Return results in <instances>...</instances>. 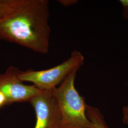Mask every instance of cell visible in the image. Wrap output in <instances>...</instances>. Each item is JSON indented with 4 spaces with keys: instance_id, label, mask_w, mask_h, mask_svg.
Segmentation results:
<instances>
[{
    "instance_id": "1",
    "label": "cell",
    "mask_w": 128,
    "mask_h": 128,
    "mask_svg": "<svg viewBox=\"0 0 128 128\" xmlns=\"http://www.w3.org/2000/svg\"><path fill=\"white\" fill-rule=\"evenodd\" d=\"M48 0H17L0 18V40L45 54L50 48L51 30Z\"/></svg>"
},
{
    "instance_id": "2",
    "label": "cell",
    "mask_w": 128,
    "mask_h": 128,
    "mask_svg": "<svg viewBox=\"0 0 128 128\" xmlns=\"http://www.w3.org/2000/svg\"><path fill=\"white\" fill-rule=\"evenodd\" d=\"M78 71H74L52 90L60 108V128H94L86 114L87 104L74 86Z\"/></svg>"
},
{
    "instance_id": "3",
    "label": "cell",
    "mask_w": 128,
    "mask_h": 128,
    "mask_svg": "<svg viewBox=\"0 0 128 128\" xmlns=\"http://www.w3.org/2000/svg\"><path fill=\"white\" fill-rule=\"evenodd\" d=\"M84 60L80 51L74 50L68 60L58 66L43 70L22 71L19 78L23 82H32L33 85L42 91H52L74 71L79 70L84 64Z\"/></svg>"
},
{
    "instance_id": "4",
    "label": "cell",
    "mask_w": 128,
    "mask_h": 128,
    "mask_svg": "<svg viewBox=\"0 0 128 128\" xmlns=\"http://www.w3.org/2000/svg\"><path fill=\"white\" fill-rule=\"evenodd\" d=\"M21 72L17 68L10 66L0 74V91L6 97L8 105L30 102L42 91L34 85L25 84L19 78Z\"/></svg>"
},
{
    "instance_id": "5",
    "label": "cell",
    "mask_w": 128,
    "mask_h": 128,
    "mask_svg": "<svg viewBox=\"0 0 128 128\" xmlns=\"http://www.w3.org/2000/svg\"><path fill=\"white\" fill-rule=\"evenodd\" d=\"M29 102L36 116L34 128H60V108L52 90L41 91Z\"/></svg>"
},
{
    "instance_id": "6",
    "label": "cell",
    "mask_w": 128,
    "mask_h": 128,
    "mask_svg": "<svg viewBox=\"0 0 128 128\" xmlns=\"http://www.w3.org/2000/svg\"><path fill=\"white\" fill-rule=\"evenodd\" d=\"M86 114L94 128H108L104 116L99 109L86 104Z\"/></svg>"
},
{
    "instance_id": "7",
    "label": "cell",
    "mask_w": 128,
    "mask_h": 128,
    "mask_svg": "<svg viewBox=\"0 0 128 128\" xmlns=\"http://www.w3.org/2000/svg\"><path fill=\"white\" fill-rule=\"evenodd\" d=\"M16 2L17 0H0V18L12 9Z\"/></svg>"
},
{
    "instance_id": "8",
    "label": "cell",
    "mask_w": 128,
    "mask_h": 128,
    "mask_svg": "<svg viewBox=\"0 0 128 128\" xmlns=\"http://www.w3.org/2000/svg\"><path fill=\"white\" fill-rule=\"evenodd\" d=\"M122 122L128 125V105L124 106L122 109Z\"/></svg>"
},
{
    "instance_id": "9",
    "label": "cell",
    "mask_w": 128,
    "mask_h": 128,
    "mask_svg": "<svg viewBox=\"0 0 128 128\" xmlns=\"http://www.w3.org/2000/svg\"><path fill=\"white\" fill-rule=\"evenodd\" d=\"M58 2L63 6L65 7H68L77 3L78 0H59Z\"/></svg>"
},
{
    "instance_id": "10",
    "label": "cell",
    "mask_w": 128,
    "mask_h": 128,
    "mask_svg": "<svg viewBox=\"0 0 128 128\" xmlns=\"http://www.w3.org/2000/svg\"><path fill=\"white\" fill-rule=\"evenodd\" d=\"M6 105H8L7 98L2 92L0 91V108Z\"/></svg>"
},
{
    "instance_id": "11",
    "label": "cell",
    "mask_w": 128,
    "mask_h": 128,
    "mask_svg": "<svg viewBox=\"0 0 128 128\" xmlns=\"http://www.w3.org/2000/svg\"><path fill=\"white\" fill-rule=\"evenodd\" d=\"M120 2L123 5L124 7L128 10V0H120Z\"/></svg>"
}]
</instances>
